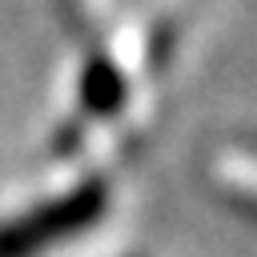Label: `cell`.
I'll list each match as a JSON object with an SVG mask.
<instances>
[{
    "instance_id": "cell-1",
    "label": "cell",
    "mask_w": 257,
    "mask_h": 257,
    "mask_svg": "<svg viewBox=\"0 0 257 257\" xmlns=\"http://www.w3.org/2000/svg\"><path fill=\"white\" fill-rule=\"evenodd\" d=\"M108 205V185L104 181H80L76 189L12 217L0 225V257H36L80 229H88Z\"/></svg>"
},
{
    "instance_id": "cell-2",
    "label": "cell",
    "mask_w": 257,
    "mask_h": 257,
    "mask_svg": "<svg viewBox=\"0 0 257 257\" xmlns=\"http://www.w3.org/2000/svg\"><path fill=\"white\" fill-rule=\"evenodd\" d=\"M80 100L92 116H112L124 104V76L116 72V64L108 56H92L84 64L80 76Z\"/></svg>"
}]
</instances>
